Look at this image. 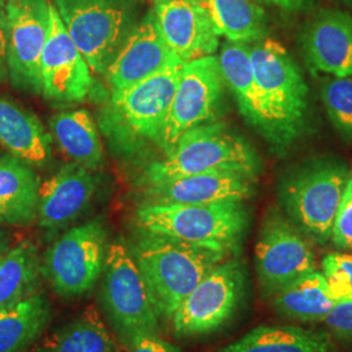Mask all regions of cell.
Wrapping results in <instances>:
<instances>
[{"instance_id":"cell-10","label":"cell","mask_w":352,"mask_h":352,"mask_svg":"<svg viewBox=\"0 0 352 352\" xmlns=\"http://www.w3.org/2000/svg\"><path fill=\"white\" fill-rule=\"evenodd\" d=\"M311 241L280 209H269L254 247V267L264 299L269 300L280 289L317 270Z\"/></svg>"},{"instance_id":"cell-16","label":"cell","mask_w":352,"mask_h":352,"mask_svg":"<svg viewBox=\"0 0 352 352\" xmlns=\"http://www.w3.org/2000/svg\"><path fill=\"white\" fill-rule=\"evenodd\" d=\"M252 176L234 171L202 173L144 186L142 204L204 205L217 202L243 201L256 192Z\"/></svg>"},{"instance_id":"cell-24","label":"cell","mask_w":352,"mask_h":352,"mask_svg":"<svg viewBox=\"0 0 352 352\" xmlns=\"http://www.w3.org/2000/svg\"><path fill=\"white\" fill-rule=\"evenodd\" d=\"M278 315L298 322H322L336 305L327 280L321 272L298 279L269 299Z\"/></svg>"},{"instance_id":"cell-35","label":"cell","mask_w":352,"mask_h":352,"mask_svg":"<svg viewBox=\"0 0 352 352\" xmlns=\"http://www.w3.org/2000/svg\"><path fill=\"white\" fill-rule=\"evenodd\" d=\"M8 80V30L6 6L0 4V84Z\"/></svg>"},{"instance_id":"cell-39","label":"cell","mask_w":352,"mask_h":352,"mask_svg":"<svg viewBox=\"0 0 352 352\" xmlns=\"http://www.w3.org/2000/svg\"><path fill=\"white\" fill-rule=\"evenodd\" d=\"M0 1H3V0H0Z\"/></svg>"},{"instance_id":"cell-27","label":"cell","mask_w":352,"mask_h":352,"mask_svg":"<svg viewBox=\"0 0 352 352\" xmlns=\"http://www.w3.org/2000/svg\"><path fill=\"white\" fill-rule=\"evenodd\" d=\"M218 62L225 84L239 104L240 113L260 131V93L252 68L250 45L227 41L218 55Z\"/></svg>"},{"instance_id":"cell-20","label":"cell","mask_w":352,"mask_h":352,"mask_svg":"<svg viewBox=\"0 0 352 352\" xmlns=\"http://www.w3.org/2000/svg\"><path fill=\"white\" fill-rule=\"evenodd\" d=\"M50 132L36 113L0 96V145L33 168L45 167L52 157Z\"/></svg>"},{"instance_id":"cell-34","label":"cell","mask_w":352,"mask_h":352,"mask_svg":"<svg viewBox=\"0 0 352 352\" xmlns=\"http://www.w3.org/2000/svg\"><path fill=\"white\" fill-rule=\"evenodd\" d=\"M126 352H182L158 334H140L126 342Z\"/></svg>"},{"instance_id":"cell-22","label":"cell","mask_w":352,"mask_h":352,"mask_svg":"<svg viewBox=\"0 0 352 352\" xmlns=\"http://www.w3.org/2000/svg\"><path fill=\"white\" fill-rule=\"evenodd\" d=\"M327 333L298 327L276 325L254 327L219 352H333Z\"/></svg>"},{"instance_id":"cell-6","label":"cell","mask_w":352,"mask_h":352,"mask_svg":"<svg viewBox=\"0 0 352 352\" xmlns=\"http://www.w3.org/2000/svg\"><path fill=\"white\" fill-rule=\"evenodd\" d=\"M52 4L94 74L106 72L138 24L133 0H54Z\"/></svg>"},{"instance_id":"cell-4","label":"cell","mask_w":352,"mask_h":352,"mask_svg":"<svg viewBox=\"0 0 352 352\" xmlns=\"http://www.w3.org/2000/svg\"><path fill=\"white\" fill-rule=\"evenodd\" d=\"M260 168V158L247 140L225 123L212 122L183 133L164 160L149 164L142 186L215 171H234L257 179Z\"/></svg>"},{"instance_id":"cell-13","label":"cell","mask_w":352,"mask_h":352,"mask_svg":"<svg viewBox=\"0 0 352 352\" xmlns=\"http://www.w3.org/2000/svg\"><path fill=\"white\" fill-rule=\"evenodd\" d=\"M49 0H7L8 78L13 87L42 93L41 55L50 29Z\"/></svg>"},{"instance_id":"cell-30","label":"cell","mask_w":352,"mask_h":352,"mask_svg":"<svg viewBox=\"0 0 352 352\" xmlns=\"http://www.w3.org/2000/svg\"><path fill=\"white\" fill-rule=\"evenodd\" d=\"M321 94L333 126L343 138L352 140V77H329Z\"/></svg>"},{"instance_id":"cell-25","label":"cell","mask_w":352,"mask_h":352,"mask_svg":"<svg viewBox=\"0 0 352 352\" xmlns=\"http://www.w3.org/2000/svg\"><path fill=\"white\" fill-rule=\"evenodd\" d=\"M42 260L37 245L23 240L0 258V311L39 292Z\"/></svg>"},{"instance_id":"cell-19","label":"cell","mask_w":352,"mask_h":352,"mask_svg":"<svg viewBox=\"0 0 352 352\" xmlns=\"http://www.w3.org/2000/svg\"><path fill=\"white\" fill-rule=\"evenodd\" d=\"M97 177L77 164L59 168L41 183L38 225L58 230L72 223L87 209L97 192Z\"/></svg>"},{"instance_id":"cell-11","label":"cell","mask_w":352,"mask_h":352,"mask_svg":"<svg viewBox=\"0 0 352 352\" xmlns=\"http://www.w3.org/2000/svg\"><path fill=\"white\" fill-rule=\"evenodd\" d=\"M107 244V231L100 219L72 227L45 252L42 276L58 295L82 296L101 278Z\"/></svg>"},{"instance_id":"cell-37","label":"cell","mask_w":352,"mask_h":352,"mask_svg":"<svg viewBox=\"0 0 352 352\" xmlns=\"http://www.w3.org/2000/svg\"><path fill=\"white\" fill-rule=\"evenodd\" d=\"M11 248V241H10V236L8 234L0 227V258L10 251Z\"/></svg>"},{"instance_id":"cell-9","label":"cell","mask_w":352,"mask_h":352,"mask_svg":"<svg viewBox=\"0 0 352 352\" xmlns=\"http://www.w3.org/2000/svg\"><path fill=\"white\" fill-rule=\"evenodd\" d=\"M247 289L245 265L231 256L217 265L188 296L171 318L180 338H196L215 333L239 311Z\"/></svg>"},{"instance_id":"cell-17","label":"cell","mask_w":352,"mask_h":352,"mask_svg":"<svg viewBox=\"0 0 352 352\" xmlns=\"http://www.w3.org/2000/svg\"><path fill=\"white\" fill-rule=\"evenodd\" d=\"M182 62L166 45L153 11L139 21L103 74L113 90L126 88Z\"/></svg>"},{"instance_id":"cell-33","label":"cell","mask_w":352,"mask_h":352,"mask_svg":"<svg viewBox=\"0 0 352 352\" xmlns=\"http://www.w3.org/2000/svg\"><path fill=\"white\" fill-rule=\"evenodd\" d=\"M322 324L334 337L352 340V298L337 300Z\"/></svg>"},{"instance_id":"cell-8","label":"cell","mask_w":352,"mask_h":352,"mask_svg":"<svg viewBox=\"0 0 352 352\" xmlns=\"http://www.w3.org/2000/svg\"><path fill=\"white\" fill-rule=\"evenodd\" d=\"M184 63L176 62L126 88L113 90L104 123L119 141H161Z\"/></svg>"},{"instance_id":"cell-28","label":"cell","mask_w":352,"mask_h":352,"mask_svg":"<svg viewBox=\"0 0 352 352\" xmlns=\"http://www.w3.org/2000/svg\"><path fill=\"white\" fill-rule=\"evenodd\" d=\"M221 37L254 43L267 34L266 13L256 0H206Z\"/></svg>"},{"instance_id":"cell-18","label":"cell","mask_w":352,"mask_h":352,"mask_svg":"<svg viewBox=\"0 0 352 352\" xmlns=\"http://www.w3.org/2000/svg\"><path fill=\"white\" fill-rule=\"evenodd\" d=\"M302 47L308 64L331 77H352V17L322 10L304 28Z\"/></svg>"},{"instance_id":"cell-3","label":"cell","mask_w":352,"mask_h":352,"mask_svg":"<svg viewBox=\"0 0 352 352\" xmlns=\"http://www.w3.org/2000/svg\"><path fill=\"white\" fill-rule=\"evenodd\" d=\"M350 170L337 158H316L299 164L278 183L280 210L317 244L331 238Z\"/></svg>"},{"instance_id":"cell-21","label":"cell","mask_w":352,"mask_h":352,"mask_svg":"<svg viewBox=\"0 0 352 352\" xmlns=\"http://www.w3.org/2000/svg\"><path fill=\"white\" fill-rule=\"evenodd\" d=\"M41 180L34 168L11 154L0 155V227L37 221Z\"/></svg>"},{"instance_id":"cell-36","label":"cell","mask_w":352,"mask_h":352,"mask_svg":"<svg viewBox=\"0 0 352 352\" xmlns=\"http://www.w3.org/2000/svg\"><path fill=\"white\" fill-rule=\"evenodd\" d=\"M267 6L279 8L285 12H304L314 7L315 0H260Z\"/></svg>"},{"instance_id":"cell-5","label":"cell","mask_w":352,"mask_h":352,"mask_svg":"<svg viewBox=\"0 0 352 352\" xmlns=\"http://www.w3.org/2000/svg\"><path fill=\"white\" fill-rule=\"evenodd\" d=\"M243 201L204 205L142 204L136 213L141 230L236 256L250 226Z\"/></svg>"},{"instance_id":"cell-32","label":"cell","mask_w":352,"mask_h":352,"mask_svg":"<svg viewBox=\"0 0 352 352\" xmlns=\"http://www.w3.org/2000/svg\"><path fill=\"white\" fill-rule=\"evenodd\" d=\"M330 241L338 251L352 252V171L343 190Z\"/></svg>"},{"instance_id":"cell-31","label":"cell","mask_w":352,"mask_h":352,"mask_svg":"<svg viewBox=\"0 0 352 352\" xmlns=\"http://www.w3.org/2000/svg\"><path fill=\"white\" fill-rule=\"evenodd\" d=\"M321 273L333 296L352 298V252H330L322 258Z\"/></svg>"},{"instance_id":"cell-26","label":"cell","mask_w":352,"mask_h":352,"mask_svg":"<svg viewBox=\"0 0 352 352\" xmlns=\"http://www.w3.org/2000/svg\"><path fill=\"white\" fill-rule=\"evenodd\" d=\"M51 304L37 292L11 308L0 311V352H25L46 330Z\"/></svg>"},{"instance_id":"cell-29","label":"cell","mask_w":352,"mask_h":352,"mask_svg":"<svg viewBox=\"0 0 352 352\" xmlns=\"http://www.w3.org/2000/svg\"><path fill=\"white\" fill-rule=\"evenodd\" d=\"M42 352H118V347L98 312L90 308L51 334Z\"/></svg>"},{"instance_id":"cell-14","label":"cell","mask_w":352,"mask_h":352,"mask_svg":"<svg viewBox=\"0 0 352 352\" xmlns=\"http://www.w3.org/2000/svg\"><path fill=\"white\" fill-rule=\"evenodd\" d=\"M41 81L43 97L56 103L81 102L93 87L91 69L52 3L50 29L41 55Z\"/></svg>"},{"instance_id":"cell-1","label":"cell","mask_w":352,"mask_h":352,"mask_svg":"<svg viewBox=\"0 0 352 352\" xmlns=\"http://www.w3.org/2000/svg\"><path fill=\"white\" fill-rule=\"evenodd\" d=\"M254 80L260 93L265 139L277 148L300 138L308 116V85L302 71L277 39L265 37L250 45Z\"/></svg>"},{"instance_id":"cell-2","label":"cell","mask_w":352,"mask_h":352,"mask_svg":"<svg viewBox=\"0 0 352 352\" xmlns=\"http://www.w3.org/2000/svg\"><path fill=\"white\" fill-rule=\"evenodd\" d=\"M132 254L160 318L171 321L177 307L217 265L232 254L141 230Z\"/></svg>"},{"instance_id":"cell-12","label":"cell","mask_w":352,"mask_h":352,"mask_svg":"<svg viewBox=\"0 0 352 352\" xmlns=\"http://www.w3.org/2000/svg\"><path fill=\"white\" fill-rule=\"evenodd\" d=\"M225 85L218 56L209 55L184 63L160 141L164 154L189 129L215 122Z\"/></svg>"},{"instance_id":"cell-23","label":"cell","mask_w":352,"mask_h":352,"mask_svg":"<svg viewBox=\"0 0 352 352\" xmlns=\"http://www.w3.org/2000/svg\"><path fill=\"white\" fill-rule=\"evenodd\" d=\"M50 135L75 164L96 171L103 164V148L93 116L87 110L64 111L49 122Z\"/></svg>"},{"instance_id":"cell-7","label":"cell","mask_w":352,"mask_h":352,"mask_svg":"<svg viewBox=\"0 0 352 352\" xmlns=\"http://www.w3.org/2000/svg\"><path fill=\"white\" fill-rule=\"evenodd\" d=\"M101 278L102 305L124 342L140 334H158L161 318L151 291L122 238L107 244Z\"/></svg>"},{"instance_id":"cell-15","label":"cell","mask_w":352,"mask_h":352,"mask_svg":"<svg viewBox=\"0 0 352 352\" xmlns=\"http://www.w3.org/2000/svg\"><path fill=\"white\" fill-rule=\"evenodd\" d=\"M153 13L166 45L183 63L218 50L221 34L206 0H154Z\"/></svg>"},{"instance_id":"cell-38","label":"cell","mask_w":352,"mask_h":352,"mask_svg":"<svg viewBox=\"0 0 352 352\" xmlns=\"http://www.w3.org/2000/svg\"><path fill=\"white\" fill-rule=\"evenodd\" d=\"M340 1H343L344 4H347V6L352 7V0H340Z\"/></svg>"}]
</instances>
